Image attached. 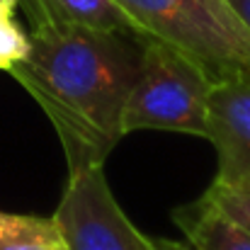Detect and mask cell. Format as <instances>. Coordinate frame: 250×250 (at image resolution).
I'll return each instance as SVG.
<instances>
[{
	"mask_svg": "<svg viewBox=\"0 0 250 250\" xmlns=\"http://www.w3.org/2000/svg\"><path fill=\"white\" fill-rule=\"evenodd\" d=\"M29 49L7 71L51 119L68 175L102 167L124 134L144 39L71 22L29 24Z\"/></svg>",
	"mask_w": 250,
	"mask_h": 250,
	"instance_id": "6da1fadb",
	"label": "cell"
},
{
	"mask_svg": "<svg viewBox=\"0 0 250 250\" xmlns=\"http://www.w3.org/2000/svg\"><path fill=\"white\" fill-rule=\"evenodd\" d=\"M146 37L192 56L214 83L250 76V29L226 0H114Z\"/></svg>",
	"mask_w": 250,
	"mask_h": 250,
	"instance_id": "7a4b0ae2",
	"label": "cell"
},
{
	"mask_svg": "<svg viewBox=\"0 0 250 250\" xmlns=\"http://www.w3.org/2000/svg\"><path fill=\"white\" fill-rule=\"evenodd\" d=\"M211 87L214 81L192 56L163 39L146 37L124 112V134L153 129L207 139Z\"/></svg>",
	"mask_w": 250,
	"mask_h": 250,
	"instance_id": "3957f363",
	"label": "cell"
},
{
	"mask_svg": "<svg viewBox=\"0 0 250 250\" xmlns=\"http://www.w3.org/2000/svg\"><path fill=\"white\" fill-rule=\"evenodd\" d=\"M54 221L71 250H158L122 211L102 167L68 175Z\"/></svg>",
	"mask_w": 250,
	"mask_h": 250,
	"instance_id": "277c9868",
	"label": "cell"
},
{
	"mask_svg": "<svg viewBox=\"0 0 250 250\" xmlns=\"http://www.w3.org/2000/svg\"><path fill=\"white\" fill-rule=\"evenodd\" d=\"M207 139L219 156L216 177H233L250 170V76L214 83Z\"/></svg>",
	"mask_w": 250,
	"mask_h": 250,
	"instance_id": "5b68a950",
	"label": "cell"
},
{
	"mask_svg": "<svg viewBox=\"0 0 250 250\" xmlns=\"http://www.w3.org/2000/svg\"><path fill=\"white\" fill-rule=\"evenodd\" d=\"M182 238H153L158 250H250V233L226 214L197 199L175 211Z\"/></svg>",
	"mask_w": 250,
	"mask_h": 250,
	"instance_id": "8992f818",
	"label": "cell"
},
{
	"mask_svg": "<svg viewBox=\"0 0 250 250\" xmlns=\"http://www.w3.org/2000/svg\"><path fill=\"white\" fill-rule=\"evenodd\" d=\"M29 24L34 22H71L104 32H124L146 37L141 27L114 0H22Z\"/></svg>",
	"mask_w": 250,
	"mask_h": 250,
	"instance_id": "52a82bcc",
	"label": "cell"
},
{
	"mask_svg": "<svg viewBox=\"0 0 250 250\" xmlns=\"http://www.w3.org/2000/svg\"><path fill=\"white\" fill-rule=\"evenodd\" d=\"M0 250H71L54 216H17L15 226L0 236Z\"/></svg>",
	"mask_w": 250,
	"mask_h": 250,
	"instance_id": "ba28073f",
	"label": "cell"
},
{
	"mask_svg": "<svg viewBox=\"0 0 250 250\" xmlns=\"http://www.w3.org/2000/svg\"><path fill=\"white\" fill-rule=\"evenodd\" d=\"M202 199L250 233V170L233 177H214Z\"/></svg>",
	"mask_w": 250,
	"mask_h": 250,
	"instance_id": "9c48e42d",
	"label": "cell"
},
{
	"mask_svg": "<svg viewBox=\"0 0 250 250\" xmlns=\"http://www.w3.org/2000/svg\"><path fill=\"white\" fill-rule=\"evenodd\" d=\"M29 49V37L15 24L12 15L0 10V68L10 71Z\"/></svg>",
	"mask_w": 250,
	"mask_h": 250,
	"instance_id": "30bf717a",
	"label": "cell"
},
{
	"mask_svg": "<svg viewBox=\"0 0 250 250\" xmlns=\"http://www.w3.org/2000/svg\"><path fill=\"white\" fill-rule=\"evenodd\" d=\"M233 10H236V15L243 20V24L250 29V0H226Z\"/></svg>",
	"mask_w": 250,
	"mask_h": 250,
	"instance_id": "8fae6325",
	"label": "cell"
},
{
	"mask_svg": "<svg viewBox=\"0 0 250 250\" xmlns=\"http://www.w3.org/2000/svg\"><path fill=\"white\" fill-rule=\"evenodd\" d=\"M15 221H17V216H15V214H2V211H0V236H2V233H7V231L15 226Z\"/></svg>",
	"mask_w": 250,
	"mask_h": 250,
	"instance_id": "7c38bea8",
	"label": "cell"
},
{
	"mask_svg": "<svg viewBox=\"0 0 250 250\" xmlns=\"http://www.w3.org/2000/svg\"><path fill=\"white\" fill-rule=\"evenodd\" d=\"M15 5H17V0H0V10H5V12H15Z\"/></svg>",
	"mask_w": 250,
	"mask_h": 250,
	"instance_id": "4fadbf2b",
	"label": "cell"
}]
</instances>
